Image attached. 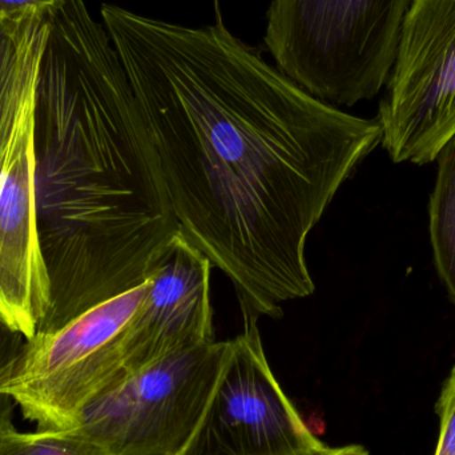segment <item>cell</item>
Instances as JSON below:
<instances>
[{
    "instance_id": "cell-10",
    "label": "cell",
    "mask_w": 455,
    "mask_h": 455,
    "mask_svg": "<svg viewBox=\"0 0 455 455\" xmlns=\"http://www.w3.org/2000/svg\"><path fill=\"white\" fill-rule=\"evenodd\" d=\"M48 16L0 20V178L16 120L26 101L36 92Z\"/></svg>"
},
{
    "instance_id": "cell-8",
    "label": "cell",
    "mask_w": 455,
    "mask_h": 455,
    "mask_svg": "<svg viewBox=\"0 0 455 455\" xmlns=\"http://www.w3.org/2000/svg\"><path fill=\"white\" fill-rule=\"evenodd\" d=\"M35 99L36 92L19 114L0 178V321L26 339L37 333L51 307L37 229Z\"/></svg>"
},
{
    "instance_id": "cell-1",
    "label": "cell",
    "mask_w": 455,
    "mask_h": 455,
    "mask_svg": "<svg viewBox=\"0 0 455 455\" xmlns=\"http://www.w3.org/2000/svg\"><path fill=\"white\" fill-rule=\"evenodd\" d=\"M179 230L232 281L243 313L312 296L307 241L381 144L379 120L307 92L218 19L181 26L104 3Z\"/></svg>"
},
{
    "instance_id": "cell-11",
    "label": "cell",
    "mask_w": 455,
    "mask_h": 455,
    "mask_svg": "<svg viewBox=\"0 0 455 455\" xmlns=\"http://www.w3.org/2000/svg\"><path fill=\"white\" fill-rule=\"evenodd\" d=\"M430 196L429 230L438 275L455 307V138L440 152Z\"/></svg>"
},
{
    "instance_id": "cell-14",
    "label": "cell",
    "mask_w": 455,
    "mask_h": 455,
    "mask_svg": "<svg viewBox=\"0 0 455 455\" xmlns=\"http://www.w3.org/2000/svg\"><path fill=\"white\" fill-rule=\"evenodd\" d=\"M63 0H0V20L20 21L48 15Z\"/></svg>"
},
{
    "instance_id": "cell-7",
    "label": "cell",
    "mask_w": 455,
    "mask_h": 455,
    "mask_svg": "<svg viewBox=\"0 0 455 455\" xmlns=\"http://www.w3.org/2000/svg\"><path fill=\"white\" fill-rule=\"evenodd\" d=\"M257 315L243 313V333L204 419L183 455H321L315 437L267 363Z\"/></svg>"
},
{
    "instance_id": "cell-9",
    "label": "cell",
    "mask_w": 455,
    "mask_h": 455,
    "mask_svg": "<svg viewBox=\"0 0 455 455\" xmlns=\"http://www.w3.org/2000/svg\"><path fill=\"white\" fill-rule=\"evenodd\" d=\"M212 264L179 230L149 275L140 312L144 366L216 341L211 304Z\"/></svg>"
},
{
    "instance_id": "cell-5",
    "label": "cell",
    "mask_w": 455,
    "mask_h": 455,
    "mask_svg": "<svg viewBox=\"0 0 455 455\" xmlns=\"http://www.w3.org/2000/svg\"><path fill=\"white\" fill-rule=\"evenodd\" d=\"M232 352V339L173 353L104 390L76 429L108 455H183Z\"/></svg>"
},
{
    "instance_id": "cell-17",
    "label": "cell",
    "mask_w": 455,
    "mask_h": 455,
    "mask_svg": "<svg viewBox=\"0 0 455 455\" xmlns=\"http://www.w3.org/2000/svg\"><path fill=\"white\" fill-rule=\"evenodd\" d=\"M215 7H220V4H219L218 0H215Z\"/></svg>"
},
{
    "instance_id": "cell-6",
    "label": "cell",
    "mask_w": 455,
    "mask_h": 455,
    "mask_svg": "<svg viewBox=\"0 0 455 455\" xmlns=\"http://www.w3.org/2000/svg\"><path fill=\"white\" fill-rule=\"evenodd\" d=\"M377 120L395 163L430 164L455 138V0L411 2Z\"/></svg>"
},
{
    "instance_id": "cell-3",
    "label": "cell",
    "mask_w": 455,
    "mask_h": 455,
    "mask_svg": "<svg viewBox=\"0 0 455 455\" xmlns=\"http://www.w3.org/2000/svg\"><path fill=\"white\" fill-rule=\"evenodd\" d=\"M140 285L88 307L53 331L24 339L0 366V395L37 429H71L104 390L138 371Z\"/></svg>"
},
{
    "instance_id": "cell-16",
    "label": "cell",
    "mask_w": 455,
    "mask_h": 455,
    "mask_svg": "<svg viewBox=\"0 0 455 455\" xmlns=\"http://www.w3.org/2000/svg\"><path fill=\"white\" fill-rule=\"evenodd\" d=\"M321 455H369V453L363 446L350 445L342 446V448H329L325 453Z\"/></svg>"
},
{
    "instance_id": "cell-2",
    "label": "cell",
    "mask_w": 455,
    "mask_h": 455,
    "mask_svg": "<svg viewBox=\"0 0 455 455\" xmlns=\"http://www.w3.org/2000/svg\"><path fill=\"white\" fill-rule=\"evenodd\" d=\"M34 148L48 331L144 283L179 232L127 72L84 0L48 16Z\"/></svg>"
},
{
    "instance_id": "cell-15",
    "label": "cell",
    "mask_w": 455,
    "mask_h": 455,
    "mask_svg": "<svg viewBox=\"0 0 455 455\" xmlns=\"http://www.w3.org/2000/svg\"><path fill=\"white\" fill-rule=\"evenodd\" d=\"M24 339L21 334L16 333L0 321V366L18 353ZM15 408V403L11 398L0 395V425L12 421Z\"/></svg>"
},
{
    "instance_id": "cell-4",
    "label": "cell",
    "mask_w": 455,
    "mask_h": 455,
    "mask_svg": "<svg viewBox=\"0 0 455 455\" xmlns=\"http://www.w3.org/2000/svg\"><path fill=\"white\" fill-rule=\"evenodd\" d=\"M413 0H272L264 44L275 67L320 100L379 95Z\"/></svg>"
},
{
    "instance_id": "cell-12",
    "label": "cell",
    "mask_w": 455,
    "mask_h": 455,
    "mask_svg": "<svg viewBox=\"0 0 455 455\" xmlns=\"http://www.w3.org/2000/svg\"><path fill=\"white\" fill-rule=\"evenodd\" d=\"M0 455H108L76 427L19 432L12 421L0 425Z\"/></svg>"
},
{
    "instance_id": "cell-13",
    "label": "cell",
    "mask_w": 455,
    "mask_h": 455,
    "mask_svg": "<svg viewBox=\"0 0 455 455\" xmlns=\"http://www.w3.org/2000/svg\"><path fill=\"white\" fill-rule=\"evenodd\" d=\"M441 429L435 455H455V366L438 403Z\"/></svg>"
}]
</instances>
